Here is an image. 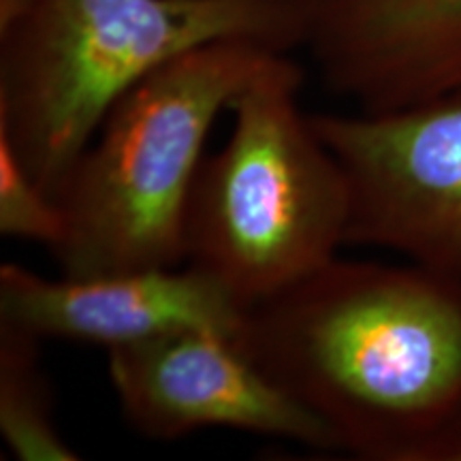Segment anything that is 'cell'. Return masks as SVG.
<instances>
[{"instance_id":"ba28073f","label":"cell","mask_w":461,"mask_h":461,"mask_svg":"<svg viewBox=\"0 0 461 461\" xmlns=\"http://www.w3.org/2000/svg\"><path fill=\"white\" fill-rule=\"evenodd\" d=\"M244 314V303L190 265L58 280L17 263L0 265V321L39 339H73L109 350L184 330L233 338Z\"/></svg>"},{"instance_id":"7a4b0ae2","label":"cell","mask_w":461,"mask_h":461,"mask_svg":"<svg viewBox=\"0 0 461 461\" xmlns=\"http://www.w3.org/2000/svg\"><path fill=\"white\" fill-rule=\"evenodd\" d=\"M238 39L303 48L297 0H32L0 32V132L58 197L115 101L165 62Z\"/></svg>"},{"instance_id":"9c48e42d","label":"cell","mask_w":461,"mask_h":461,"mask_svg":"<svg viewBox=\"0 0 461 461\" xmlns=\"http://www.w3.org/2000/svg\"><path fill=\"white\" fill-rule=\"evenodd\" d=\"M41 342L0 321V434L11 455L22 461H75L79 453L56 428Z\"/></svg>"},{"instance_id":"277c9868","label":"cell","mask_w":461,"mask_h":461,"mask_svg":"<svg viewBox=\"0 0 461 461\" xmlns=\"http://www.w3.org/2000/svg\"><path fill=\"white\" fill-rule=\"evenodd\" d=\"M302 84L291 58L269 56L230 101L233 132L190 190L186 263L246 308L336 258L348 233V182L299 107Z\"/></svg>"},{"instance_id":"30bf717a","label":"cell","mask_w":461,"mask_h":461,"mask_svg":"<svg viewBox=\"0 0 461 461\" xmlns=\"http://www.w3.org/2000/svg\"><path fill=\"white\" fill-rule=\"evenodd\" d=\"M65 233L67 218L58 199L28 173L9 137L0 132V235L54 250Z\"/></svg>"},{"instance_id":"6da1fadb","label":"cell","mask_w":461,"mask_h":461,"mask_svg":"<svg viewBox=\"0 0 461 461\" xmlns=\"http://www.w3.org/2000/svg\"><path fill=\"white\" fill-rule=\"evenodd\" d=\"M238 348L372 461H461V280L331 258L246 308Z\"/></svg>"},{"instance_id":"5b68a950","label":"cell","mask_w":461,"mask_h":461,"mask_svg":"<svg viewBox=\"0 0 461 461\" xmlns=\"http://www.w3.org/2000/svg\"><path fill=\"white\" fill-rule=\"evenodd\" d=\"M344 169L346 244L461 280V88L383 113H312Z\"/></svg>"},{"instance_id":"8fae6325","label":"cell","mask_w":461,"mask_h":461,"mask_svg":"<svg viewBox=\"0 0 461 461\" xmlns=\"http://www.w3.org/2000/svg\"><path fill=\"white\" fill-rule=\"evenodd\" d=\"M32 0H0V32L7 31L26 14Z\"/></svg>"},{"instance_id":"52a82bcc","label":"cell","mask_w":461,"mask_h":461,"mask_svg":"<svg viewBox=\"0 0 461 461\" xmlns=\"http://www.w3.org/2000/svg\"><path fill=\"white\" fill-rule=\"evenodd\" d=\"M297 5L321 79L357 112H395L461 88V0Z\"/></svg>"},{"instance_id":"3957f363","label":"cell","mask_w":461,"mask_h":461,"mask_svg":"<svg viewBox=\"0 0 461 461\" xmlns=\"http://www.w3.org/2000/svg\"><path fill=\"white\" fill-rule=\"evenodd\" d=\"M272 54L205 43L140 79L109 109L58 193L67 233L51 250L68 278L177 267L186 207L212 124Z\"/></svg>"},{"instance_id":"8992f818","label":"cell","mask_w":461,"mask_h":461,"mask_svg":"<svg viewBox=\"0 0 461 461\" xmlns=\"http://www.w3.org/2000/svg\"><path fill=\"white\" fill-rule=\"evenodd\" d=\"M107 372L124 419L152 440L227 428L339 451L330 428L224 333L184 330L109 348Z\"/></svg>"}]
</instances>
